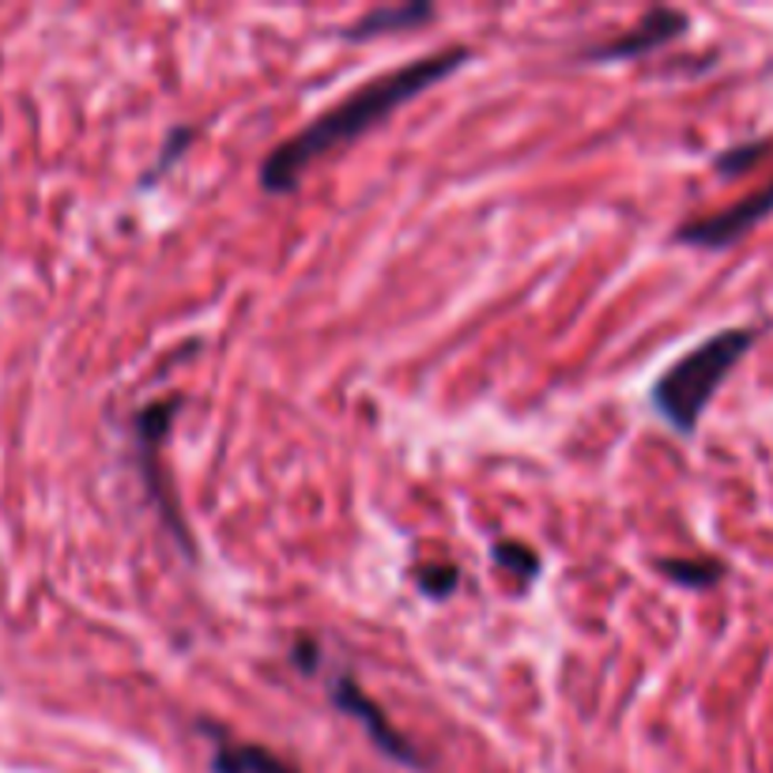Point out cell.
Wrapping results in <instances>:
<instances>
[{
    "label": "cell",
    "instance_id": "cell-1",
    "mask_svg": "<svg viewBox=\"0 0 773 773\" xmlns=\"http://www.w3.org/2000/svg\"><path fill=\"white\" fill-rule=\"evenodd\" d=\"M468 61H472V50L453 46V50L415 57V61H408L393 72L378 76V80L362 83L359 91H351L343 102H337L332 110H324L321 118H313L307 129L294 132L291 140H283V144L261 162V189L272 197L294 193L299 178L307 174L313 162H321L324 155H332V151L355 144L359 137H367V132L378 129L385 118H393L404 102L415 99V94L434 88V83L445 80V76L461 72Z\"/></svg>",
    "mask_w": 773,
    "mask_h": 773
},
{
    "label": "cell",
    "instance_id": "cell-2",
    "mask_svg": "<svg viewBox=\"0 0 773 773\" xmlns=\"http://www.w3.org/2000/svg\"><path fill=\"white\" fill-rule=\"evenodd\" d=\"M759 337H762V329H755V324L721 329V332H713L710 340H702L699 348H691L686 355L675 359L672 367L653 381L649 400H653V408L661 412V419L675 434L691 438L699 431L710 400L717 396L724 378L740 367V359L755 348Z\"/></svg>",
    "mask_w": 773,
    "mask_h": 773
},
{
    "label": "cell",
    "instance_id": "cell-3",
    "mask_svg": "<svg viewBox=\"0 0 773 773\" xmlns=\"http://www.w3.org/2000/svg\"><path fill=\"white\" fill-rule=\"evenodd\" d=\"M185 396L174 393V396H162V400H151V404L140 408L132 415V461H137V472H140V483H144V494L148 502L159 510V521L167 524V532L178 540V548L185 551L189 559H197V543H193V532L185 524V513L174 499V483L167 480L162 472V442H167L170 426H174V415L181 412Z\"/></svg>",
    "mask_w": 773,
    "mask_h": 773
},
{
    "label": "cell",
    "instance_id": "cell-4",
    "mask_svg": "<svg viewBox=\"0 0 773 773\" xmlns=\"http://www.w3.org/2000/svg\"><path fill=\"white\" fill-rule=\"evenodd\" d=\"M329 702L337 705L343 717H351L362 732H367V740L378 747V755H385L389 762H396V766H404V770H426V759L419 755V747L404 736V732H396V724L385 717V710H381L367 691H362L359 675L351 672V667H340V672L329 675Z\"/></svg>",
    "mask_w": 773,
    "mask_h": 773
},
{
    "label": "cell",
    "instance_id": "cell-5",
    "mask_svg": "<svg viewBox=\"0 0 773 773\" xmlns=\"http://www.w3.org/2000/svg\"><path fill=\"white\" fill-rule=\"evenodd\" d=\"M766 215H773V181L762 185L759 193L743 197L740 204L724 208V212L683 223L680 231L672 234V242L691 245V250H729V245H736L747 231H755Z\"/></svg>",
    "mask_w": 773,
    "mask_h": 773
},
{
    "label": "cell",
    "instance_id": "cell-6",
    "mask_svg": "<svg viewBox=\"0 0 773 773\" xmlns=\"http://www.w3.org/2000/svg\"><path fill=\"white\" fill-rule=\"evenodd\" d=\"M686 27H691V16L680 12V8H649L630 31H623L604 46L585 50L581 61H634V57H645V53H656V50H664V46H672L675 38L686 34Z\"/></svg>",
    "mask_w": 773,
    "mask_h": 773
},
{
    "label": "cell",
    "instance_id": "cell-7",
    "mask_svg": "<svg viewBox=\"0 0 773 773\" xmlns=\"http://www.w3.org/2000/svg\"><path fill=\"white\" fill-rule=\"evenodd\" d=\"M200 729L215 740L212 773H302L299 766H291L288 759L275 755V751L261 747V743L231 740L227 732H219L215 724H200Z\"/></svg>",
    "mask_w": 773,
    "mask_h": 773
},
{
    "label": "cell",
    "instance_id": "cell-8",
    "mask_svg": "<svg viewBox=\"0 0 773 773\" xmlns=\"http://www.w3.org/2000/svg\"><path fill=\"white\" fill-rule=\"evenodd\" d=\"M438 16L434 4H423V0H408V4H385V8H370L367 16L355 19V23L343 31L348 42H370V38H385V34H404L415 31V27L431 23Z\"/></svg>",
    "mask_w": 773,
    "mask_h": 773
},
{
    "label": "cell",
    "instance_id": "cell-9",
    "mask_svg": "<svg viewBox=\"0 0 773 773\" xmlns=\"http://www.w3.org/2000/svg\"><path fill=\"white\" fill-rule=\"evenodd\" d=\"M656 570L683 589H713L724 578V566L717 559H661Z\"/></svg>",
    "mask_w": 773,
    "mask_h": 773
},
{
    "label": "cell",
    "instance_id": "cell-10",
    "mask_svg": "<svg viewBox=\"0 0 773 773\" xmlns=\"http://www.w3.org/2000/svg\"><path fill=\"white\" fill-rule=\"evenodd\" d=\"M491 559L499 562V566L505 570V574L518 578L521 585H529V581H536V578H540V555L529 548V543L502 540V543H494Z\"/></svg>",
    "mask_w": 773,
    "mask_h": 773
},
{
    "label": "cell",
    "instance_id": "cell-11",
    "mask_svg": "<svg viewBox=\"0 0 773 773\" xmlns=\"http://www.w3.org/2000/svg\"><path fill=\"white\" fill-rule=\"evenodd\" d=\"M193 140H197V126H174V129H170L167 140H162V151H159L155 167H151L148 174L140 178V185H155V178L167 174V170L181 159V151L193 144Z\"/></svg>",
    "mask_w": 773,
    "mask_h": 773
},
{
    "label": "cell",
    "instance_id": "cell-12",
    "mask_svg": "<svg viewBox=\"0 0 773 773\" xmlns=\"http://www.w3.org/2000/svg\"><path fill=\"white\" fill-rule=\"evenodd\" d=\"M415 585L423 596L431 600H445L456 593V585H461V570L456 566H442V562H434V566H415Z\"/></svg>",
    "mask_w": 773,
    "mask_h": 773
},
{
    "label": "cell",
    "instance_id": "cell-13",
    "mask_svg": "<svg viewBox=\"0 0 773 773\" xmlns=\"http://www.w3.org/2000/svg\"><path fill=\"white\" fill-rule=\"evenodd\" d=\"M773 148V140H751V144H736V148H729V151H721L717 162L713 167L721 170V174H729V178H736V174H747L755 162L766 155V151Z\"/></svg>",
    "mask_w": 773,
    "mask_h": 773
}]
</instances>
